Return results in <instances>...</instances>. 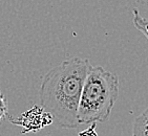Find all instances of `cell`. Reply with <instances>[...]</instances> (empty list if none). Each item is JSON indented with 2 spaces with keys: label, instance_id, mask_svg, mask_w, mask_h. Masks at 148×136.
I'll use <instances>...</instances> for the list:
<instances>
[{
  "label": "cell",
  "instance_id": "obj_3",
  "mask_svg": "<svg viewBox=\"0 0 148 136\" xmlns=\"http://www.w3.org/2000/svg\"><path fill=\"white\" fill-rule=\"evenodd\" d=\"M8 119L13 125L22 128L21 130L22 134L38 132L54 124V118L51 114L38 105L33 106L31 109L24 111L17 118L13 119L10 116Z\"/></svg>",
  "mask_w": 148,
  "mask_h": 136
},
{
  "label": "cell",
  "instance_id": "obj_5",
  "mask_svg": "<svg viewBox=\"0 0 148 136\" xmlns=\"http://www.w3.org/2000/svg\"><path fill=\"white\" fill-rule=\"evenodd\" d=\"M11 116L9 114V103H8V99L4 94L0 90V124L4 120L8 119Z\"/></svg>",
  "mask_w": 148,
  "mask_h": 136
},
{
  "label": "cell",
  "instance_id": "obj_4",
  "mask_svg": "<svg viewBox=\"0 0 148 136\" xmlns=\"http://www.w3.org/2000/svg\"><path fill=\"white\" fill-rule=\"evenodd\" d=\"M131 136H148V107L134 118Z\"/></svg>",
  "mask_w": 148,
  "mask_h": 136
},
{
  "label": "cell",
  "instance_id": "obj_2",
  "mask_svg": "<svg viewBox=\"0 0 148 136\" xmlns=\"http://www.w3.org/2000/svg\"><path fill=\"white\" fill-rule=\"evenodd\" d=\"M119 97L118 75L102 66H91L83 84L77 118L79 125L106 122Z\"/></svg>",
  "mask_w": 148,
  "mask_h": 136
},
{
  "label": "cell",
  "instance_id": "obj_1",
  "mask_svg": "<svg viewBox=\"0 0 148 136\" xmlns=\"http://www.w3.org/2000/svg\"><path fill=\"white\" fill-rule=\"evenodd\" d=\"M90 68L89 60L74 57L62 61L42 78L40 106L51 114L57 127L75 129L80 126L78 108L83 84Z\"/></svg>",
  "mask_w": 148,
  "mask_h": 136
},
{
  "label": "cell",
  "instance_id": "obj_6",
  "mask_svg": "<svg viewBox=\"0 0 148 136\" xmlns=\"http://www.w3.org/2000/svg\"><path fill=\"white\" fill-rule=\"evenodd\" d=\"M138 13H139L138 10H134V26L137 27L138 31H141V33H142V34L144 35L148 40V29H146L145 26L143 25L142 23L140 22L139 17H138Z\"/></svg>",
  "mask_w": 148,
  "mask_h": 136
},
{
  "label": "cell",
  "instance_id": "obj_7",
  "mask_svg": "<svg viewBox=\"0 0 148 136\" xmlns=\"http://www.w3.org/2000/svg\"><path fill=\"white\" fill-rule=\"evenodd\" d=\"M96 126H97L96 122L90 124L87 129L81 131V132L78 134V136H98L97 131H96Z\"/></svg>",
  "mask_w": 148,
  "mask_h": 136
}]
</instances>
